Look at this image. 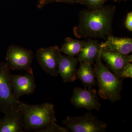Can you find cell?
I'll list each match as a JSON object with an SVG mask.
<instances>
[{
    "mask_svg": "<svg viewBox=\"0 0 132 132\" xmlns=\"http://www.w3.org/2000/svg\"><path fill=\"white\" fill-rule=\"evenodd\" d=\"M116 7L104 5L94 9L83 10L79 14V21L73 28L77 38H102L105 39L112 31V23Z\"/></svg>",
    "mask_w": 132,
    "mask_h": 132,
    "instance_id": "cell-1",
    "label": "cell"
},
{
    "mask_svg": "<svg viewBox=\"0 0 132 132\" xmlns=\"http://www.w3.org/2000/svg\"><path fill=\"white\" fill-rule=\"evenodd\" d=\"M19 109L22 114L24 128L27 131L43 132L57 121L54 106L51 103L32 105L20 101Z\"/></svg>",
    "mask_w": 132,
    "mask_h": 132,
    "instance_id": "cell-2",
    "label": "cell"
},
{
    "mask_svg": "<svg viewBox=\"0 0 132 132\" xmlns=\"http://www.w3.org/2000/svg\"><path fill=\"white\" fill-rule=\"evenodd\" d=\"M101 51V48L95 60L94 68L98 86V94L102 99L114 103L121 100L123 80L117 78L102 62Z\"/></svg>",
    "mask_w": 132,
    "mask_h": 132,
    "instance_id": "cell-3",
    "label": "cell"
},
{
    "mask_svg": "<svg viewBox=\"0 0 132 132\" xmlns=\"http://www.w3.org/2000/svg\"><path fill=\"white\" fill-rule=\"evenodd\" d=\"M62 123L72 132H104L108 126L90 111L81 116H68Z\"/></svg>",
    "mask_w": 132,
    "mask_h": 132,
    "instance_id": "cell-4",
    "label": "cell"
},
{
    "mask_svg": "<svg viewBox=\"0 0 132 132\" xmlns=\"http://www.w3.org/2000/svg\"><path fill=\"white\" fill-rule=\"evenodd\" d=\"M10 74L6 62L0 61V112L4 114L19 109L20 102L13 94Z\"/></svg>",
    "mask_w": 132,
    "mask_h": 132,
    "instance_id": "cell-5",
    "label": "cell"
},
{
    "mask_svg": "<svg viewBox=\"0 0 132 132\" xmlns=\"http://www.w3.org/2000/svg\"><path fill=\"white\" fill-rule=\"evenodd\" d=\"M34 53L31 50L12 45L8 48L6 54L7 65L10 70L24 71L33 74L31 67Z\"/></svg>",
    "mask_w": 132,
    "mask_h": 132,
    "instance_id": "cell-6",
    "label": "cell"
},
{
    "mask_svg": "<svg viewBox=\"0 0 132 132\" xmlns=\"http://www.w3.org/2000/svg\"><path fill=\"white\" fill-rule=\"evenodd\" d=\"M62 54L59 47L54 46L38 48L35 56L46 73L57 77L58 64Z\"/></svg>",
    "mask_w": 132,
    "mask_h": 132,
    "instance_id": "cell-7",
    "label": "cell"
},
{
    "mask_svg": "<svg viewBox=\"0 0 132 132\" xmlns=\"http://www.w3.org/2000/svg\"><path fill=\"white\" fill-rule=\"evenodd\" d=\"M90 89L75 88L70 100L71 104L76 108H85L89 111L93 110L99 111L101 105L97 91Z\"/></svg>",
    "mask_w": 132,
    "mask_h": 132,
    "instance_id": "cell-8",
    "label": "cell"
},
{
    "mask_svg": "<svg viewBox=\"0 0 132 132\" xmlns=\"http://www.w3.org/2000/svg\"><path fill=\"white\" fill-rule=\"evenodd\" d=\"M10 80L13 94L18 100L21 96L31 94L35 91L36 86L33 74L29 73L25 75L10 74Z\"/></svg>",
    "mask_w": 132,
    "mask_h": 132,
    "instance_id": "cell-9",
    "label": "cell"
},
{
    "mask_svg": "<svg viewBox=\"0 0 132 132\" xmlns=\"http://www.w3.org/2000/svg\"><path fill=\"white\" fill-rule=\"evenodd\" d=\"M102 50L127 55L132 51V39L109 35L106 40L100 44Z\"/></svg>",
    "mask_w": 132,
    "mask_h": 132,
    "instance_id": "cell-10",
    "label": "cell"
},
{
    "mask_svg": "<svg viewBox=\"0 0 132 132\" xmlns=\"http://www.w3.org/2000/svg\"><path fill=\"white\" fill-rule=\"evenodd\" d=\"M78 61L74 57L62 54L59 60L57 73L65 83L73 82L77 79Z\"/></svg>",
    "mask_w": 132,
    "mask_h": 132,
    "instance_id": "cell-11",
    "label": "cell"
},
{
    "mask_svg": "<svg viewBox=\"0 0 132 132\" xmlns=\"http://www.w3.org/2000/svg\"><path fill=\"white\" fill-rule=\"evenodd\" d=\"M24 128L22 114L19 109L4 114L0 119V132H22Z\"/></svg>",
    "mask_w": 132,
    "mask_h": 132,
    "instance_id": "cell-12",
    "label": "cell"
},
{
    "mask_svg": "<svg viewBox=\"0 0 132 132\" xmlns=\"http://www.w3.org/2000/svg\"><path fill=\"white\" fill-rule=\"evenodd\" d=\"M101 59L106 63L114 74L120 72L128 63L132 62V55H125L102 49Z\"/></svg>",
    "mask_w": 132,
    "mask_h": 132,
    "instance_id": "cell-13",
    "label": "cell"
},
{
    "mask_svg": "<svg viewBox=\"0 0 132 132\" xmlns=\"http://www.w3.org/2000/svg\"><path fill=\"white\" fill-rule=\"evenodd\" d=\"M80 66L77 70L76 75L78 79L82 82L85 88H91L97 85L96 73L92 64L80 61Z\"/></svg>",
    "mask_w": 132,
    "mask_h": 132,
    "instance_id": "cell-14",
    "label": "cell"
},
{
    "mask_svg": "<svg viewBox=\"0 0 132 132\" xmlns=\"http://www.w3.org/2000/svg\"><path fill=\"white\" fill-rule=\"evenodd\" d=\"M101 50L100 44L95 40L89 39L78 55V61L93 64Z\"/></svg>",
    "mask_w": 132,
    "mask_h": 132,
    "instance_id": "cell-15",
    "label": "cell"
},
{
    "mask_svg": "<svg viewBox=\"0 0 132 132\" xmlns=\"http://www.w3.org/2000/svg\"><path fill=\"white\" fill-rule=\"evenodd\" d=\"M86 41L80 40L68 37L60 48L61 53L69 56L78 55L86 44Z\"/></svg>",
    "mask_w": 132,
    "mask_h": 132,
    "instance_id": "cell-16",
    "label": "cell"
},
{
    "mask_svg": "<svg viewBox=\"0 0 132 132\" xmlns=\"http://www.w3.org/2000/svg\"><path fill=\"white\" fill-rule=\"evenodd\" d=\"M109 1L118 2V0H84L83 5H86L88 9H94L99 8L104 6Z\"/></svg>",
    "mask_w": 132,
    "mask_h": 132,
    "instance_id": "cell-17",
    "label": "cell"
},
{
    "mask_svg": "<svg viewBox=\"0 0 132 132\" xmlns=\"http://www.w3.org/2000/svg\"><path fill=\"white\" fill-rule=\"evenodd\" d=\"M114 74V73H113ZM119 79L132 78V64L128 63L120 72L114 74Z\"/></svg>",
    "mask_w": 132,
    "mask_h": 132,
    "instance_id": "cell-18",
    "label": "cell"
},
{
    "mask_svg": "<svg viewBox=\"0 0 132 132\" xmlns=\"http://www.w3.org/2000/svg\"><path fill=\"white\" fill-rule=\"evenodd\" d=\"M125 27L129 31H132V12L128 13L125 21Z\"/></svg>",
    "mask_w": 132,
    "mask_h": 132,
    "instance_id": "cell-19",
    "label": "cell"
},
{
    "mask_svg": "<svg viewBox=\"0 0 132 132\" xmlns=\"http://www.w3.org/2000/svg\"><path fill=\"white\" fill-rule=\"evenodd\" d=\"M38 1L37 7L39 9H41L48 3L54 2V0H38Z\"/></svg>",
    "mask_w": 132,
    "mask_h": 132,
    "instance_id": "cell-20",
    "label": "cell"
},
{
    "mask_svg": "<svg viewBox=\"0 0 132 132\" xmlns=\"http://www.w3.org/2000/svg\"><path fill=\"white\" fill-rule=\"evenodd\" d=\"M54 1L57 2L71 4L79 3L83 5L84 0H54Z\"/></svg>",
    "mask_w": 132,
    "mask_h": 132,
    "instance_id": "cell-21",
    "label": "cell"
},
{
    "mask_svg": "<svg viewBox=\"0 0 132 132\" xmlns=\"http://www.w3.org/2000/svg\"><path fill=\"white\" fill-rule=\"evenodd\" d=\"M118 1H120V0H118ZM120 1H128V0H120Z\"/></svg>",
    "mask_w": 132,
    "mask_h": 132,
    "instance_id": "cell-22",
    "label": "cell"
}]
</instances>
